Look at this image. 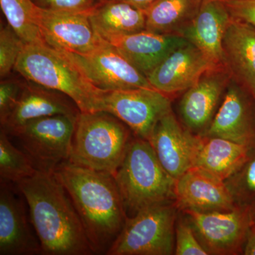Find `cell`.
<instances>
[{"instance_id": "cell-3", "label": "cell", "mask_w": 255, "mask_h": 255, "mask_svg": "<svg viewBox=\"0 0 255 255\" xmlns=\"http://www.w3.org/2000/svg\"><path fill=\"white\" fill-rule=\"evenodd\" d=\"M14 70L27 81L68 96L80 112L103 111L107 91L95 86L63 52L46 43L25 44Z\"/></svg>"}, {"instance_id": "cell-13", "label": "cell", "mask_w": 255, "mask_h": 255, "mask_svg": "<svg viewBox=\"0 0 255 255\" xmlns=\"http://www.w3.org/2000/svg\"><path fill=\"white\" fill-rule=\"evenodd\" d=\"M36 21L43 41L57 50L86 55L105 41L95 31L88 14L49 11L37 6Z\"/></svg>"}, {"instance_id": "cell-5", "label": "cell", "mask_w": 255, "mask_h": 255, "mask_svg": "<svg viewBox=\"0 0 255 255\" xmlns=\"http://www.w3.org/2000/svg\"><path fill=\"white\" fill-rule=\"evenodd\" d=\"M133 135L123 122L109 112H80L69 162L114 176Z\"/></svg>"}, {"instance_id": "cell-36", "label": "cell", "mask_w": 255, "mask_h": 255, "mask_svg": "<svg viewBox=\"0 0 255 255\" xmlns=\"http://www.w3.org/2000/svg\"><path fill=\"white\" fill-rule=\"evenodd\" d=\"M211 1H222V2H225V1H229V0H211Z\"/></svg>"}, {"instance_id": "cell-2", "label": "cell", "mask_w": 255, "mask_h": 255, "mask_svg": "<svg viewBox=\"0 0 255 255\" xmlns=\"http://www.w3.org/2000/svg\"><path fill=\"white\" fill-rule=\"evenodd\" d=\"M54 172L71 198L95 255H106L127 218L114 177L69 161Z\"/></svg>"}, {"instance_id": "cell-29", "label": "cell", "mask_w": 255, "mask_h": 255, "mask_svg": "<svg viewBox=\"0 0 255 255\" xmlns=\"http://www.w3.org/2000/svg\"><path fill=\"white\" fill-rule=\"evenodd\" d=\"M175 255H209L186 216L179 211L175 225Z\"/></svg>"}, {"instance_id": "cell-16", "label": "cell", "mask_w": 255, "mask_h": 255, "mask_svg": "<svg viewBox=\"0 0 255 255\" xmlns=\"http://www.w3.org/2000/svg\"><path fill=\"white\" fill-rule=\"evenodd\" d=\"M174 202L179 211L214 212L237 207L224 181L197 167L176 179Z\"/></svg>"}, {"instance_id": "cell-22", "label": "cell", "mask_w": 255, "mask_h": 255, "mask_svg": "<svg viewBox=\"0 0 255 255\" xmlns=\"http://www.w3.org/2000/svg\"><path fill=\"white\" fill-rule=\"evenodd\" d=\"M253 147L222 137L201 136L194 167L225 182L246 162Z\"/></svg>"}, {"instance_id": "cell-11", "label": "cell", "mask_w": 255, "mask_h": 255, "mask_svg": "<svg viewBox=\"0 0 255 255\" xmlns=\"http://www.w3.org/2000/svg\"><path fill=\"white\" fill-rule=\"evenodd\" d=\"M70 58L95 86L105 91L152 88L150 82L115 47L105 41L86 55L58 50Z\"/></svg>"}, {"instance_id": "cell-12", "label": "cell", "mask_w": 255, "mask_h": 255, "mask_svg": "<svg viewBox=\"0 0 255 255\" xmlns=\"http://www.w3.org/2000/svg\"><path fill=\"white\" fill-rule=\"evenodd\" d=\"M231 76L225 65L206 72L183 94L179 102L181 122L193 133L204 136L226 93Z\"/></svg>"}, {"instance_id": "cell-14", "label": "cell", "mask_w": 255, "mask_h": 255, "mask_svg": "<svg viewBox=\"0 0 255 255\" xmlns=\"http://www.w3.org/2000/svg\"><path fill=\"white\" fill-rule=\"evenodd\" d=\"M201 138L179 122L172 111L159 121L148 141L164 168L177 179L194 167Z\"/></svg>"}, {"instance_id": "cell-7", "label": "cell", "mask_w": 255, "mask_h": 255, "mask_svg": "<svg viewBox=\"0 0 255 255\" xmlns=\"http://www.w3.org/2000/svg\"><path fill=\"white\" fill-rule=\"evenodd\" d=\"M78 116L58 114L34 119L9 136L16 139V146L38 170L54 172L70 159Z\"/></svg>"}, {"instance_id": "cell-25", "label": "cell", "mask_w": 255, "mask_h": 255, "mask_svg": "<svg viewBox=\"0 0 255 255\" xmlns=\"http://www.w3.org/2000/svg\"><path fill=\"white\" fill-rule=\"evenodd\" d=\"M8 24L25 44L45 43L36 21L37 6L32 0H0Z\"/></svg>"}, {"instance_id": "cell-32", "label": "cell", "mask_w": 255, "mask_h": 255, "mask_svg": "<svg viewBox=\"0 0 255 255\" xmlns=\"http://www.w3.org/2000/svg\"><path fill=\"white\" fill-rule=\"evenodd\" d=\"M223 3L233 18L255 26V0H229Z\"/></svg>"}, {"instance_id": "cell-6", "label": "cell", "mask_w": 255, "mask_h": 255, "mask_svg": "<svg viewBox=\"0 0 255 255\" xmlns=\"http://www.w3.org/2000/svg\"><path fill=\"white\" fill-rule=\"evenodd\" d=\"M179 214L174 201L146 208L127 217L106 255H172Z\"/></svg>"}, {"instance_id": "cell-34", "label": "cell", "mask_w": 255, "mask_h": 255, "mask_svg": "<svg viewBox=\"0 0 255 255\" xmlns=\"http://www.w3.org/2000/svg\"><path fill=\"white\" fill-rule=\"evenodd\" d=\"M121 1H125L135 7L144 10L155 0H121Z\"/></svg>"}, {"instance_id": "cell-28", "label": "cell", "mask_w": 255, "mask_h": 255, "mask_svg": "<svg viewBox=\"0 0 255 255\" xmlns=\"http://www.w3.org/2000/svg\"><path fill=\"white\" fill-rule=\"evenodd\" d=\"M25 43L9 24L0 30V77L5 78L14 70Z\"/></svg>"}, {"instance_id": "cell-31", "label": "cell", "mask_w": 255, "mask_h": 255, "mask_svg": "<svg viewBox=\"0 0 255 255\" xmlns=\"http://www.w3.org/2000/svg\"><path fill=\"white\" fill-rule=\"evenodd\" d=\"M38 7L60 12L89 14L100 3L99 0H32Z\"/></svg>"}, {"instance_id": "cell-26", "label": "cell", "mask_w": 255, "mask_h": 255, "mask_svg": "<svg viewBox=\"0 0 255 255\" xmlns=\"http://www.w3.org/2000/svg\"><path fill=\"white\" fill-rule=\"evenodd\" d=\"M37 169L31 159L10 140L4 130H0V180L16 183L31 177Z\"/></svg>"}, {"instance_id": "cell-8", "label": "cell", "mask_w": 255, "mask_h": 255, "mask_svg": "<svg viewBox=\"0 0 255 255\" xmlns=\"http://www.w3.org/2000/svg\"><path fill=\"white\" fill-rule=\"evenodd\" d=\"M209 255H243L252 220L250 209L197 212L181 211Z\"/></svg>"}, {"instance_id": "cell-30", "label": "cell", "mask_w": 255, "mask_h": 255, "mask_svg": "<svg viewBox=\"0 0 255 255\" xmlns=\"http://www.w3.org/2000/svg\"><path fill=\"white\" fill-rule=\"evenodd\" d=\"M23 83L15 79L1 80L0 83V124L5 123L6 119L17 103Z\"/></svg>"}, {"instance_id": "cell-35", "label": "cell", "mask_w": 255, "mask_h": 255, "mask_svg": "<svg viewBox=\"0 0 255 255\" xmlns=\"http://www.w3.org/2000/svg\"><path fill=\"white\" fill-rule=\"evenodd\" d=\"M250 211H251L252 223L255 226V206L252 208V209L250 210Z\"/></svg>"}, {"instance_id": "cell-10", "label": "cell", "mask_w": 255, "mask_h": 255, "mask_svg": "<svg viewBox=\"0 0 255 255\" xmlns=\"http://www.w3.org/2000/svg\"><path fill=\"white\" fill-rule=\"evenodd\" d=\"M0 184V255H43L17 184L1 180Z\"/></svg>"}, {"instance_id": "cell-4", "label": "cell", "mask_w": 255, "mask_h": 255, "mask_svg": "<svg viewBox=\"0 0 255 255\" xmlns=\"http://www.w3.org/2000/svg\"><path fill=\"white\" fill-rule=\"evenodd\" d=\"M113 177L127 217L151 206L174 201L176 179L165 170L145 139L133 135Z\"/></svg>"}, {"instance_id": "cell-21", "label": "cell", "mask_w": 255, "mask_h": 255, "mask_svg": "<svg viewBox=\"0 0 255 255\" xmlns=\"http://www.w3.org/2000/svg\"><path fill=\"white\" fill-rule=\"evenodd\" d=\"M223 53L231 78L255 98V26L231 18L223 37Z\"/></svg>"}, {"instance_id": "cell-20", "label": "cell", "mask_w": 255, "mask_h": 255, "mask_svg": "<svg viewBox=\"0 0 255 255\" xmlns=\"http://www.w3.org/2000/svg\"><path fill=\"white\" fill-rule=\"evenodd\" d=\"M231 18L222 1L203 0L199 12L180 36L199 48L215 65H224L223 40Z\"/></svg>"}, {"instance_id": "cell-24", "label": "cell", "mask_w": 255, "mask_h": 255, "mask_svg": "<svg viewBox=\"0 0 255 255\" xmlns=\"http://www.w3.org/2000/svg\"><path fill=\"white\" fill-rule=\"evenodd\" d=\"M203 0H155L143 10L145 30L179 35L199 12Z\"/></svg>"}, {"instance_id": "cell-23", "label": "cell", "mask_w": 255, "mask_h": 255, "mask_svg": "<svg viewBox=\"0 0 255 255\" xmlns=\"http://www.w3.org/2000/svg\"><path fill=\"white\" fill-rule=\"evenodd\" d=\"M92 26L104 40L145 30L143 10L121 0H105L88 14Z\"/></svg>"}, {"instance_id": "cell-15", "label": "cell", "mask_w": 255, "mask_h": 255, "mask_svg": "<svg viewBox=\"0 0 255 255\" xmlns=\"http://www.w3.org/2000/svg\"><path fill=\"white\" fill-rule=\"evenodd\" d=\"M204 136L255 145V98L231 78L214 121Z\"/></svg>"}, {"instance_id": "cell-17", "label": "cell", "mask_w": 255, "mask_h": 255, "mask_svg": "<svg viewBox=\"0 0 255 255\" xmlns=\"http://www.w3.org/2000/svg\"><path fill=\"white\" fill-rule=\"evenodd\" d=\"M216 67L187 41L171 53L147 78L154 89L171 97L185 92L204 73Z\"/></svg>"}, {"instance_id": "cell-27", "label": "cell", "mask_w": 255, "mask_h": 255, "mask_svg": "<svg viewBox=\"0 0 255 255\" xmlns=\"http://www.w3.org/2000/svg\"><path fill=\"white\" fill-rule=\"evenodd\" d=\"M237 207L255 206V145L243 165L225 181Z\"/></svg>"}, {"instance_id": "cell-19", "label": "cell", "mask_w": 255, "mask_h": 255, "mask_svg": "<svg viewBox=\"0 0 255 255\" xmlns=\"http://www.w3.org/2000/svg\"><path fill=\"white\" fill-rule=\"evenodd\" d=\"M147 78L171 53L187 41L179 35L144 31L105 40Z\"/></svg>"}, {"instance_id": "cell-1", "label": "cell", "mask_w": 255, "mask_h": 255, "mask_svg": "<svg viewBox=\"0 0 255 255\" xmlns=\"http://www.w3.org/2000/svg\"><path fill=\"white\" fill-rule=\"evenodd\" d=\"M29 210L43 255H95L71 198L53 171L16 183Z\"/></svg>"}, {"instance_id": "cell-18", "label": "cell", "mask_w": 255, "mask_h": 255, "mask_svg": "<svg viewBox=\"0 0 255 255\" xmlns=\"http://www.w3.org/2000/svg\"><path fill=\"white\" fill-rule=\"evenodd\" d=\"M80 113L78 106L68 96L28 81L23 83L17 103L1 128L10 135L34 119Z\"/></svg>"}, {"instance_id": "cell-9", "label": "cell", "mask_w": 255, "mask_h": 255, "mask_svg": "<svg viewBox=\"0 0 255 255\" xmlns=\"http://www.w3.org/2000/svg\"><path fill=\"white\" fill-rule=\"evenodd\" d=\"M103 111L120 119L135 136L149 140L159 121L172 108L170 97L158 90L134 88L106 92Z\"/></svg>"}, {"instance_id": "cell-37", "label": "cell", "mask_w": 255, "mask_h": 255, "mask_svg": "<svg viewBox=\"0 0 255 255\" xmlns=\"http://www.w3.org/2000/svg\"><path fill=\"white\" fill-rule=\"evenodd\" d=\"M100 1H105V0H99Z\"/></svg>"}, {"instance_id": "cell-33", "label": "cell", "mask_w": 255, "mask_h": 255, "mask_svg": "<svg viewBox=\"0 0 255 255\" xmlns=\"http://www.w3.org/2000/svg\"><path fill=\"white\" fill-rule=\"evenodd\" d=\"M244 255H255V226L252 225L248 238H247L246 246H245Z\"/></svg>"}]
</instances>
